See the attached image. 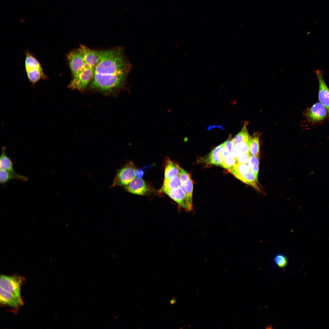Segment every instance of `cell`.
Returning a JSON list of instances; mask_svg holds the SVG:
<instances>
[{
    "mask_svg": "<svg viewBox=\"0 0 329 329\" xmlns=\"http://www.w3.org/2000/svg\"><path fill=\"white\" fill-rule=\"evenodd\" d=\"M235 177L243 182L258 188L256 183L258 181V175L251 171L245 174H240L235 172L231 173Z\"/></svg>",
    "mask_w": 329,
    "mask_h": 329,
    "instance_id": "5bb4252c",
    "label": "cell"
},
{
    "mask_svg": "<svg viewBox=\"0 0 329 329\" xmlns=\"http://www.w3.org/2000/svg\"><path fill=\"white\" fill-rule=\"evenodd\" d=\"M273 260L276 265L279 267L282 268L285 267L288 263V259L282 254H278L274 257Z\"/></svg>",
    "mask_w": 329,
    "mask_h": 329,
    "instance_id": "7402d4cb",
    "label": "cell"
},
{
    "mask_svg": "<svg viewBox=\"0 0 329 329\" xmlns=\"http://www.w3.org/2000/svg\"><path fill=\"white\" fill-rule=\"evenodd\" d=\"M181 183L186 182L190 178V174L180 168L178 175Z\"/></svg>",
    "mask_w": 329,
    "mask_h": 329,
    "instance_id": "d4e9b609",
    "label": "cell"
},
{
    "mask_svg": "<svg viewBox=\"0 0 329 329\" xmlns=\"http://www.w3.org/2000/svg\"><path fill=\"white\" fill-rule=\"evenodd\" d=\"M246 124H245L241 131L232 139L235 145L239 143L249 140L250 136L246 129Z\"/></svg>",
    "mask_w": 329,
    "mask_h": 329,
    "instance_id": "ac0fdd59",
    "label": "cell"
},
{
    "mask_svg": "<svg viewBox=\"0 0 329 329\" xmlns=\"http://www.w3.org/2000/svg\"><path fill=\"white\" fill-rule=\"evenodd\" d=\"M250 156L249 153L240 154L236 159L237 163L247 164Z\"/></svg>",
    "mask_w": 329,
    "mask_h": 329,
    "instance_id": "484cf974",
    "label": "cell"
},
{
    "mask_svg": "<svg viewBox=\"0 0 329 329\" xmlns=\"http://www.w3.org/2000/svg\"><path fill=\"white\" fill-rule=\"evenodd\" d=\"M165 193L181 207L189 211L193 209L192 201L190 200L180 187L164 191Z\"/></svg>",
    "mask_w": 329,
    "mask_h": 329,
    "instance_id": "8992f818",
    "label": "cell"
},
{
    "mask_svg": "<svg viewBox=\"0 0 329 329\" xmlns=\"http://www.w3.org/2000/svg\"><path fill=\"white\" fill-rule=\"evenodd\" d=\"M236 162V159L230 155L225 157L221 166L228 169L232 167Z\"/></svg>",
    "mask_w": 329,
    "mask_h": 329,
    "instance_id": "603a6c76",
    "label": "cell"
},
{
    "mask_svg": "<svg viewBox=\"0 0 329 329\" xmlns=\"http://www.w3.org/2000/svg\"><path fill=\"white\" fill-rule=\"evenodd\" d=\"M180 187L188 199L192 201L193 183L191 178H190L186 182L181 183Z\"/></svg>",
    "mask_w": 329,
    "mask_h": 329,
    "instance_id": "d6986e66",
    "label": "cell"
},
{
    "mask_svg": "<svg viewBox=\"0 0 329 329\" xmlns=\"http://www.w3.org/2000/svg\"><path fill=\"white\" fill-rule=\"evenodd\" d=\"M327 114L325 107L320 102H318L306 110L305 116L309 121L315 123L325 119Z\"/></svg>",
    "mask_w": 329,
    "mask_h": 329,
    "instance_id": "ba28073f",
    "label": "cell"
},
{
    "mask_svg": "<svg viewBox=\"0 0 329 329\" xmlns=\"http://www.w3.org/2000/svg\"><path fill=\"white\" fill-rule=\"evenodd\" d=\"M101 55V49H91L82 44L66 54V58L72 76L68 85L71 89L81 92L86 90Z\"/></svg>",
    "mask_w": 329,
    "mask_h": 329,
    "instance_id": "7a4b0ae2",
    "label": "cell"
},
{
    "mask_svg": "<svg viewBox=\"0 0 329 329\" xmlns=\"http://www.w3.org/2000/svg\"><path fill=\"white\" fill-rule=\"evenodd\" d=\"M12 179L26 182L28 180V178L27 176L18 174L15 172L0 170V183L1 184H5Z\"/></svg>",
    "mask_w": 329,
    "mask_h": 329,
    "instance_id": "7c38bea8",
    "label": "cell"
},
{
    "mask_svg": "<svg viewBox=\"0 0 329 329\" xmlns=\"http://www.w3.org/2000/svg\"><path fill=\"white\" fill-rule=\"evenodd\" d=\"M228 170L231 173L235 172L242 174L247 173L250 171L248 164L238 163H236Z\"/></svg>",
    "mask_w": 329,
    "mask_h": 329,
    "instance_id": "ffe728a7",
    "label": "cell"
},
{
    "mask_svg": "<svg viewBox=\"0 0 329 329\" xmlns=\"http://www.w3.org/2000/svg\"><path fill=\"white\" fill-rule=\"evenodd\" d=\"M224 143L225 149L229 153L235 148V145L232 140V139H228L224 142Z\"/></svg>",
    "mask_w": 329,
    "mask_h": 329,
    "instance_id": "4316f807",
    "label": "cell"
},
{
    "mask_svg": "<svg viewBox=\"0 0 329 329\" xmlns=\"http://www.w3.org/2000/svg\"><path fill=\"white\" fill-rule=\"evenodd\" d=\"M176 302V301L174 298H172L170 300V303L171 304H174Z\"/></svg>",
    "mask_w": 329,
    "mask_h": 329,
    "instance_id": "f1b7e54d",
    "label": "cell"
},
{
    "mask_svg": "<svg viewBox=\"0 0 329 329\" xmlns=\"http://www.w3.org/2000/svg\"><path fill=\"white\" fill-rule=\"evenodd\" d=\"M181 167L178 164L168 158L166 159L164 179H167L178 175Z\"/></svg>",
    "mask_w": 329,
    "mask_h": 329,
    "instance_id": "4fadbf2b",
    "label": "cell"
},
{
    "mask_svg": "<svg viewBox=\"0 0 329 329\" xmlns=\"http://www.w3.org/2000/svg\"><path fill=\"white\" fill-rule=\"evenodd\" d=\"M181 184V182L178 175L164 179L163 185L159 190V192L163 193L165 190L179 187Z\"/></svg>",
    "mask_w": 329,
    "mask_h": 329,
    "instance_id": "e0dca14e",
    "label": "cell"
},
{
    "mask_svg": "<svg viewBox=\"0 0 329 329\" xmlns=\"http://www.w3.org/2000/svg\"><path fill=\"white\" fill-rule=\"evenodd\" d=\"M235 147L240 154L249 153V140L236 144Z\"/></svg>",
    "mask_w": 329,
    "mask_h": 329,
    "instance_id": "cb8c5ba5",
    "label": "cell"
},
{
    "mask_svg": "<svg viewBox=\"0 0 329 329\" xmlns=\"http://www.w3.org/2000/svg\"><path fill=\"white\" fill-rule=\"evenodd\" d=\"M22 278L19 276L1 275L0 287L13 295L21 297L20 286Z\"/></svg>",
    "mask_w": 329,
    "mask_h": 329,
    "instance_id": "5b68a950",
    "label": "cell"
},
{
    "mask_svg": "<svg viewBox=\"0 0 329 329\" xmlns=\"http://www.w3.org/2000/svg\"><path fill=\"white\" fill-rule=\"evenodd\" d=\"M144 174V171L140 169H136L135 172L136 177L141 178Z\"/></svg>",
    "mask_w": 329,
    "mask_h": 329,
    "instance_id": "83f0119b",
    "label": "cell"
},
{
    "mask_svg": "<svg viewBox=\"0 0 329 329\" xmlns=\"http://www.w3.org/2000/svg\"><path fill=\"white\" fill-rule=\"evenodd\" d=\"M123 188L131 193L140 195H146L150 191V188L140 177H136Z\"/></svg>",
    "mask_w": 329,
    "mask_h": 329,
    "instance_id": "9c48e42d",
    "label": "cell"
},
{
    "mask_svg": "<svg viewBox=\"0 0 329 329\" xmlns=\"http://www.w3.org/2000/svg\"><path fill=\"white\" fill-rule=\"evenodd\" d=\"M6 149L5 147H3L2 149V153L0 157V170L14 172L13 169V162L7 155L5 152Z\"/></svg>",
    "mask_w": 329,
    "mask_h": 329,
    "instance_id": "2e32d148",
    "label": "cell"
},
{
    "mask_svg": "<svg viewBox=\"0 0 329 329\" xmlns=\"http://www.w3.org/2000/svg\"><path fill=\"white\" fill-rule=\"evenodd\" d=\"M225 148L224 143L213 149L207 157L206 161L207 163L221 166L225 158L222 153Z\"/></svg>",
    "mask_w": 329,
    "mask_h": 329,
    "instance_id": "8fae6325",
    "label": "cell"
},
{
    "mask_svg": "<svg viewBox=\"0 0 329 329\" xmlns=\"http://www.w3.org/2000/svg\"><path fill=\"white\" fill-rule=\"evenodd\" d=\"M0 300L1 302L15 308L22 305L23 302L21 297L15 296L0 288Z\"/></svg>",
    "mask_w": 329,
    "mask_h": 329,
    "instance_id": "30bf717a",
    "label": "cell"
},
{
    "mask_svg": "<svg viewBox=\"0 0 329 329\" xmlns=\"http://www.w3.org/2000/svg\"><path fill=\"white\" fill-rule=\"evenodd\" d=\"M25 60V69L27 77L32 85L41 80H46L45 74L41 64L31 53L26 51Z\"/></svg>",
    "mask_w": 329,
    "mask_h": 329,
    "instance_id": "3957f363",
    "label": "cell"
},
{
    "mask_svg": "<svg viewBox=\"0 0 329 329\" xmlns=\"http://www.w3.org/2000/svg\"><path fill=\"white\" fill-rule=\"evenodd\" d=\"M314 72L319 83V101L326 108L329 116V88L324 80L323 72L320 70L317 69Z\"/></svg>",
    "mask_w": 329,
    "mask_h": 329,
    "instance_id": "52a82bcc",
    "label": "cell"
},
{
    "mask_svg": "<svg viewBox=\"0 0 329 329\" xmlns=\"http://www.w3.org/2000/svg\"><path fill=\"white\" fill-rule=\"evenodd\" d=\"M260 134L258 132L250 136L249 140V154L251 156H258L260 152L259 139Z\"/></svg>",
    "mask_w": 329,
    "mask_h": 329,
    "instance_id": "9a60e30c",
    "label": "cell"
},
{
    "mask_svg": "<svg viewBox=\"0 0 329 329\" xmlns=\"http://www.w3.org/2000/svg\"><path fill=\"white\" fill-rule=\"evenodd\" d=\"M136 167L132 161L126 164L117 171L116 174L110 188L120 186L123 188L129 183L136 177Z\"/></svg>",
    "mask_w": 329,
    "mask_h": 329,
    "instance_id": "277c9868",
    "label": "cell"
},
{
    "mask_svg": "<svg viewBox=\"0 0 329 329\" xmlns=\"http://www.w3.org/2000/svg\"><path fill=\"white\" fill-rule=\"evenodd\" d=\"M132 67L123 47L101 49L100 59L86 90L115 97L122 91H129L127 79Z\"/></svg>",
    "mask_w": 329,
    "mask_h": 329,
    "instance_id": "6da1fadb",
    "label": "cell"
},
{
    "mask_svg": "<svg viewBox=\"0 0 329 329\" xmlns=\"http://www.w3.org/2000/svg\"><path fill=\"white\" fill-rule=\"evenodd\" d=\"M248 164L250 171L254 174L258 175L259 164L258 157L251 156Z\"/></svg>",
    "mask_w": 329,
    "mask_h": 329,
    "instance_id": "44dd1931",
    "label": "cell"
}]
</instances>
